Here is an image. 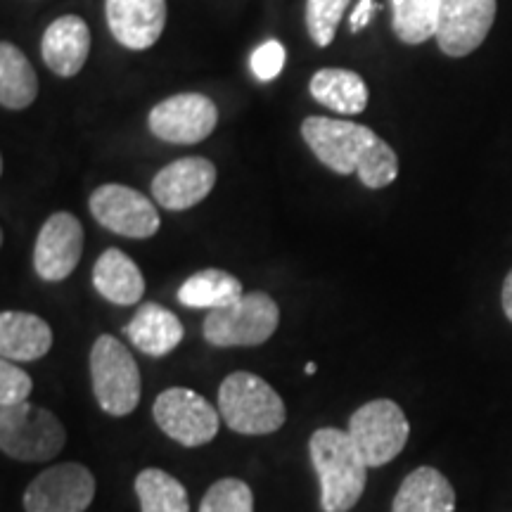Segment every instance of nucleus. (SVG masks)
Masks as SVG:
<instances>
[{
    "label": "nucleus",
    "instance_id": "f257e3e1",
    "mask_svg": "<svg viewBox=\"0 0 512 512\" xmlns=\"http://www.w3.org/2000/svg\"><path fill=\"white\" fill-rule=\"evenodd\" d=\"M302 138L320 164L339 176L356 174L370 190H382L399 176L394 147L373 128L347 119L309 117L302 124Z\"/></svg>",
    "mask_w": 512,
    "mask_h": 512
},
{
    "label": "nucleus",
    "instance_id": "f03ea898",
    "mask_svg": "<svg viewBox=\"0 0 512 512\" xmlns=\"http://www.w3.org/2000/svg\"><path fill=\"white\" fill-rule=\"evenodd\" d=\"M311 465L320 482L323 512H349L361 501L368 482V463L349 432L320 427L309 439Z\"/></svg>",
    "mask_w": 512,
    "mask_h": 512
},
{
    "label": "nucleus",
    "instance_id": "7ed1b4c3",
    "mask_svg": "<svg viewBox=\"0 0 512 512\" xmlns=\"http://www.w3.org/2000/svg\"><path fill=\"white\" fill-rule=\"evenodd\" d=\"M219 413L233 432L245 437H266L278 432L287 420L285 401L259 375H228L219 387Z\"/></svg>",
    "mask_w": 512,
    "mask_h": 512
},
{
    "label": "nucleus",
    "instance_id": "20e7f679",
    "mask_svg": "<svg viewBox=\"0 0 512 512\" xmlns=\"http://www.w3.org/2000/svg\"><path fill=\"white\" fill-rule=\"evenodd\" d=\"M67 444V430L48 408L24 401L0 406V448L12 460L46 463L60 456Z\"/></svg>",
    "mask_w": 512,
    "mask_h": 512
},
{
    "label": "nucleus",
    "instance_id": "39448f33",
    "mask_svg": "<svg viewBox=\"0 0 512 512\" xmlns=\"http://www.w3.org/2000/svg\"><path fill=\"white\" fill-rule=\"evenodd\" d=\"M280 309L266 292L242 294L238 302L211 309L204 318V339L211 347H261L275 335Z\"/></svg>",
    "mask_w": 512,
    "mask_h": 512
},
{
    "label": "nucleus",
    "instance_id": "423d86ee",
    "mask_svg": "<svg viewBox=\"0 0 512 512\" xmlns=\"http://www.w3.org/2000/svg\"><path fill=\"white\" fill-rule=\"evenodd\" d=\"M91 382L98 406L112 418H124L138 408L140 370L124 342L100 335L91 349Z\"/></svg>",
    "mask_w": 512,
    "mask_h": 512
},
{
    "label": "nucleus",
    "instance_id": "0eeeda50",
    "mask_svg": "<svg viewBox=\"0 0 512 512\" xmlns=\"http://www.w3.org/2000/svg\"><path fill=\"white\" fill-rule=\"evenodd\" d=\"M351 439L368 467H382L399 456L411 437V422L399 403L375 399L363 403L349 418Z\"/></svg>",
    "mask_w": 512,
    "mask_h": 512
},
{
    "label": "nucleus",
    "instance_id": "6e6552de",
    "mask_svg": "<svg viewBox=\"0 0 512 512\" xmlns=\"http://www.w3.org/2000/svg\"><path fill=\"white\" fill-rule=\"evenodd\" d=\"M152 415L159 430L185 448L214 441L221 425V413L202 394L185 387L164 389L155 399Z\"/></svg>",
    "mask_w": 512,
    "mask_h": 512
},
{
    "label": "nucleus",
    "instance_id": "1a4fd4ad",
    "mask_svg": "<svg viewBox=\"0 0 512 512\" xmlns=\"http://www.w3.org/2000/svg\"><path fill=\"white\" fill-rule=\"evenodd\" d=\"M219 124L214 100L202 93H178L152 107L147 126L159 140L174 145H197Z\"/></svg>",
    "mask_w": 512,
    "mask_h": 512
},
{
    "label": "nucleus",
    "instance_id": "9d476101",
    "mask_svg": "<svg viewBox=\"0 0 512 512\" xmlns=\"http://www.w3.org/2000/svg\"><path fill=\"white\" fill-rule=\"evenodd\" d=\"M88 207L102 228L112 230L121 238L147 240L159 230L155 204L147 200L143 192L128 188V185H100L91 195Z\"/></svg>",
    "mask_w": 512,
    "mask_h": 512
},
{
    "label": "nucleus",
    "instance_id": "9b49d317",
    "mask_svg": "<svg viewBox=\"0 0 512 512\" xmlns=\"http://www.w3.org/2000/svg\"><path fill=\"white\" fill-rule=\"evenodd\" d=\"M95 498V477L79 463L48 467L24 491L27 512H86Z\"/></svg>",
    "mask_w": 512,
    "mask_h": 512
},
{
    "label": "nucleus",
    "instance_id": "f8f14e48",
    "mask_svg": "<svg viewBox=\"0 0 512 512\" xmlns=\"http://www.w3.org/2000/svg\"><path fill=\"white\" fill-rule=\"evenodd\" d=\"M496 0H441L437 38L448 57H465L482 46L496 19Z\"/></svg>",
    "mask_w": 512,
    "mask_h": 512
},
{
    "label": "nucleus",
    "instance_id": "ddd939ff",
    "mask_svg": "<svg viewBox=\"0 0 512 512\" xmlns=\"http://www.w3.org/2000/svg\"><path fill=\"white\" fill-rule=\"evenodd\" d=\"M83 226L69 211H57L43 223L34 247V271L46 283H62L79 266Z\"/></svg>",
    "mask_w": 512,
    "mask_h": 512
},
{
    "label": "nucleus",
    "instance_id": "4468645a",
    "mask_svg": "<svg viewBox=\"0 0 512 512\" xmlns=\"http://www.w3.org/2000/svg\"><path fill=\"white\" fill-rule=\"evenodd\" d=\"M216 185V166L204 157H183L166 164L152 181V197L162 209L197 207Z\"/></svg>",
    "mask_w": 512,
    "mask_h": 512
},
{
    "label": "nucleus",
    "instance_id": "2eb2a0df",
    "mask_svg": "<svg viewBox=\"0 0 512 512\" xmlns=\"http://www.w3.org/2000/svg\"><path fill=\"white\" fill-rule=\"evenodd\" d=\"M112 36L128 50H147L166 27V0H105Z\"/></svg>",
    "mask_w": 512,
    "mask_h": 512
},
{
    "label": "nucleus",
    "instance_id": "dca6fc26",
    "mask_svg": "<svg viewBox=\"0 0 512 512\" xmlns=\"http://www.w3.org/2000/svg\"><path fill=\"white\" fill-rule=\"evenodd\" d=\"M91 53V29L79 15L57 17L46 29L41 55L48 69L62 79H72L83 69Z\"/></svg>",
    "mask_w": 512,
    "mask_h": 512
},
{
    "label": "nucleus",
    "instance_id": "f3484780",
    "mask_svg": "<svg viewBox=\"0 0 512 512\" xmlns=\"http://www.w3.org/2000/svg\"><path fill=\"white\" fill-rule=\"evenodd\" d=\"M124 335L145 356L162 358L183 342L185 328L174 311L164 309L162 304L147 302L126 325Z\"/></svg>",
    "mask_w": 512,
    "mask_h": 512
},
{
    "label": "nucleus",
    "instance_id": "a211bd4d",
    "mask_svg": "<svg viewBox=\"0 0 512 512\" xmlns=\"http://www.w3.org/2000/svg\"><path fill=\"white\" fill-rule=\"evenodd\" d=\"M53 349V330L27 311L0 313V356L8 361H38Z\"/></svg>",
    "mask_w": 512,
    "mask_h": 512
},
{
    "label": "nucleus",
    "instance_id": "6ab92c4d",
    "mask_svg": "<svg viewBox=\"0 0 512 512\" xmlns=\"http://www.w3.org/2000/svg\"><path fill=\"white\" fill-rule=\"evenodd\" d=\"M392 512H456V489L437 467L422 465L401 482Z\"/></svg>",
    "mask_w": 512,
    "mask_h": 512
},
{
    "label": "nucleus",
    "instance_id": "aec40b11",
    "mask_svg": "<svg viewBox=\"0 0 512 512\" xmlns=\"http://www.w3.org/2000/svg\"><path fill=\"white\" fill-rule=\"evenodd\" d=\"M93 285L110 304L133 306L143 299L145 278L131 256L121 249H107L93 266Z\"/></svg>",
    "mask_w": 512,
    "mask_h": 512
},
{
    "label": "nucleus",
    "instance_id": "412c9836",
    "mask_svg": "<svg viewBox=\"0 0 512 512\" xmlns=\"http://www.w3.org/2000/svg\"><path fill=\"white\" fill-rule=\"evenodd\" d=\"M309 91L313 100L344 117L361 114L368 105L366 81L351 69H318L311 76Z\"/></svg>",
    "mask_w": 512,
    "mask_h": 512
},
{
    "label": "nucleus",
    "instance_id": "4be33fe9",
    "mask_svg": "<svg viewBox=\"0 0 512 512\" xmlns=\"http://www.w3.org/2000/svg\"><path fill=\"white\" fill-rule=\"evenodd\" d=\"M38 95V79L34 67L10 41L0 43V105L5 110H27Z\"/></svg>",
    "mask_w": 512,
    "mask_h": 512
},
{
    "label": "nucleus",
    "instance_id": "5701e85b",
    "mask_svg": "<svg viewBox=\"0 0 512 512\" xmlns=\"http://www.w3.org/2000/svg\"><path fill=\"white\" fill-rule=\"evenodd\" d=\"M242 283L221 268H204L190 275L178 290V302L188 309H223L242 297Z\"/></svg>",
    "mask_w": 512,
    "mask_h": 512
},
{
    "label": "nucleus",
    "instance_id": "b1692460",
    "mask_svg": "<svg viewBox=\"0 0 512 512\" xmlns=\"http://www.w3.org/2000/svg\"><path fill=\"white\" fill-rule=\"evenodd\" d=\"M140 512H190L185 486L169 472L147 467L136 477Z\"/></svg>",
    "mask_w": 512,
    "mask_h": 512
},
{
    "label": "nucleus",
    "instance_id": "393cba45",
    "mask_svg": "<svg viewBox=\"0 0 512 512\" xmlns=\"http://www.w3.org/2000/svg\"><path fill=\"white\" fill-rule=\"evenodd\" d=\"M441 0H392V27L406 46H420L437 34Z\"/></svg>",
    "mask_w": 512,
    "mask_h": 512
},
{
    "label": "nucleus",
    "instance_id": "a878e982",
    "mask_svg": "<svg viewBox=\"0 0 512 512\" xmlns=\"http://www.w3.org/2000/svg\"><path fill=\"white\" fill-rule=\"evenodd\" d=\"M200 512H254V494L242 479L223 477L209 486Z\"/></svg>",
    "mask_w": 512,
    "mask_h": 512
},
{
    "label": "nucleus",
    "instance_id": "bb28decb",
    "mask_svg": "<svg viewBox=\"0 0 512 512\" xmlns=\"http://www.w3.org/2000/svg\"><path fill=\"white\" fill-rule=\"evenodd\" d=\"M351 0H306V29L318 48L335 41L337 27Z\"/></svg>",
    "mask_w": 512,
    "mask_h": 512
},
{
    "label": "nucleus",
    "instance_id": "cd10ccee",
    "mask_svg": "<svg viewBox=\"0 0 512 512\" xmlns=\"http://www.w3.org/2000/svg\"><path fill=\"white\" fill-rule=\"evenodd\" d=\"M34 380L24 373L15 361L3 358L0 361V406H15V403L29 401Z\"/></svg>",
    "mask_w": 512,
    "mask_h": 512
},
{
    "label": "nucleus",
    "instance_id": "c85d7f7f",
    "mask_svg": "<svg viewBox=\"0 0 512 512\" xmlns=\"http://www.w3.org/2000/svg\"><path fill=\"white\" fill-rule=\"evenodd\" d=\"M285 57H287L285 46L280 41H275V38L261 43L252 55V72L256 79L273 81L275 76H280V72H283L285 67Z\"/></svg>",
    "mask_w": 512,
    "mask_h": 512
},
{
    "label": "nucleus",
    "instance_id": "c756f323",
    "mask_svg": "<svg viewBox=\"0 0 512 512\" xmlns=\"http://www.w3.org/2000/svg\"><path fill=\"white\" fill-rule=\"evenodd\" d=\"M377 12H380L377 0H361V3L356 5V10L351 12V22H349L351 34H361V31L366 29L370 22H373V17L377 15Z\"/></svg>",
    "mask_w": 512,
    "mask_h": 512
},
{
    "label": "nucleus",
    "instance_id": "7c9ffc66",
    "mask_svg": "<svg viewBox=\"0 0 512 512\" xmlns=\"http://www.w3.org/2000/svg\"><path fill=\"white\" fill-rule=\"evenodd\" d=\"M501 304H503V313L505 318L512 323V271L505 275L503 280V290H501Z\"/></svg>",
    "mask_w": 512,
    "mask_h": 512
},
{
    "label": "nucleus",
    "instance_id": "2f4dec72",
    "mask_svg": "<svg viewBox=\"0 0 512 512\" xmlns=\"http://www.w3.org/2000/svg\"><path fill=\"white\" fill-rule=\"evenodd\" d=\"M316 370H318V366H316V363H309V366H306V373H316Z\"/></svg>",
    "mask_w": 512,
    "mask_h": 512
}]
</instances>
